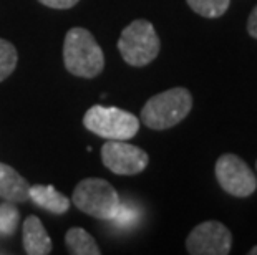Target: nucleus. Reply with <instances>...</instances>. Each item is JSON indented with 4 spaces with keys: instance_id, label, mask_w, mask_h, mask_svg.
<instances>
[{
    "instance_id": "nucleus-1",
    "label": "nucleus",
    "mask_w": 257,
    "mask_h": 255,
    "mask_svg": "<svg viewBox=\"0 0 257 255\" xmlns=\"http://www.w3.org/2000/svg\"><path fill=\"white\" fill-rule=\"evenodd\" d=\"M65 68L75 77L95 78L105 68V55L95 37L86 29H70L63 42Z\"/></svg>"
},
{
    "instance_id": "nucleus-2",
    "label": "nucleus",
    "mask_w": 257,
    "mask_h": 255,
    "mask_svg": "<svg viewBox=\"0 0 257 255\" xmlns=\"http://www.w3.org/2000/svg\"><path fill=\"white\" fill-rule=\"evenodd\" d=\"M193 108V96L186 88H171L150 98L141 110V121L150 129L163 131L181 123Z\"/></svg>"
},
{
    "instance_id": "nucleus-3",
    "label": "nucleus",
    "mask_w": 257,
    "mask_h": 255,
    "mask_svg": "<svg viewBox=\"0 0 257 255\" xmlns=\"http://www.w3.org/2000/svg\"><path fill=\"white\" fill-rule=\"evenodd\" d=\"M72 200L81 212L100 220H111L121 202L116 189L100 177L80 181L72 194Z\"/></svg>"
},
{
    "instance_id": "nucleus-4",
    "label": "nucleus",
    "mask_w": 257,
    "mask_h": 255,
    "mask_svg": "<svg viewBox=\"0 0 257 255\" xmlns=\"http://www.w3.org/2000/svg\"><path fill=\"white\" fill-rule=\"evenodd\" d=\"M161 48L160 37L148 20H135L124 27L118 40V50L131 67H146L158 57Z\"/></svg>"
},
{
    "instance_id": "nucleus-5",
    "label": "nucleus",
    "mask_w": 257,
    "mask_h": 255,
    "mask_svg": "<svg viewBox=\"0 0 257 255\" xmlns=\"http://www.w3.org/2000/svg\"><path fill=\"white\" fill-rule=\"evenodd\" d=\"M83 126L103 139L128 141L138 133L140 119L121 108L95 105L85 113Z\"/></svg>"
},
{
    "instance_id": "nucleus-6",
    "label": "nucleus",
    "mask_w": 257,
    "mask_h": 255,
    "mask_svg": "<svg viewBox=\"0 0 257 255\" xmlns=\"http://www.w3.org/2000/svg\"><path fill=\"white\" fill-rule=\"evenodd\" d=\"M214 171L219 186L234 197H249L257 189L252 169L236 154H222Z\"/></svg>"
},
{
    "instance_id": "nucleus-7",
    "label": "nucleus",
    "mask_w": 257,
    "mask_h": 255,
    "mask_svg": "<svg viewBox=\"0 0 257 255\" xmlns=\"http://www.w3.org/2000/svg\"><path fill=\"white\" fill-rule=\"evenodd\" d=\"M101 161L106 169L119 176H135L143 172L150 162L146 151L119 139H108L101 146Z\"/></svg>"
},
{
    "instance_id": "nucleus-8",
    "label": "nucleus",
    "mask_w": 257,
    "mask_h": 255,
    "mask_svg": "<svg viewBox=\"0 0 257 255\" xmlns=\"http://www.w3.org/2000/svg\"><path fill=\"white\" fill-rule=\"evenodd\" d=\"M231 245V232L217 220H206L196 225L186 238V250L191 255H227Z\"/></svg>"
},
{
    "instance_id": "nucleus-9",
    "label": "nucleus",
    "mask_w": 257,
    "mask_h": 255,
    "mask_svg": "<svg viewBox=\"0 0 257 255\" xmlns=\"http://www.w3.org/2000/svg\"><path fill=\"white\" fill-rule=\"evenodd\" d=\"M24 248L29 255H47L52 252V238L37 215H29L24 222Z\"/></svg>"
},
{
    "instance_id": "nucleus-10",
    "label": "nucleus",
    "mask_w": 257,
    "mask_h": 255,
    "mask_svg": "<svg viewBox=\"0 0 257 255\" xmlns=\"http://www.w3.org/2000/svg\"><path fill=\"white\" fill-rule=\"evenodd\" d=\"M30 184L14 167L0 162V197L9 202H25L29 199Z\"/></svg>"
},
{
    "instance_id": "nucleus-11",
    "label": "nucleus",
    "mask_w": 257,
    "mask_h": 255,
    "mask_svg": "<svg viewBox=\"0 0 257 255\" xmlns=\"http://www.w3.org/2000/svg\"><path fill=\"white\" fill-rule=\"evenodd\" d=\"M29 199H32L38 207L48 210L52 214H65L70 209V200L53 186H30Z\"/></svg>"
},
{
    "instance_id": "nucleus-12",
    "label": "nucleus",
    "mask_w": 257,
    "mask_h": 255,
    "mask_svg": "<svg viewBox=\"0 0 257 255\" xmlns=\"http://www.w3.org/2000/svg\"><path fill=\"white\" fill-rule=\"evenodd\" d=\"M65 242L70 248V252L75 255H100L101 250L98 247V243L95 242L88 232L81 227H72L68 229L67 235H65Z\"/></svg>"
},
{
    "instance_id": "nucleus-13",
    "label": "nucleus",
    "mask_w": 257,
    "mask_h": 255,
    "mask_svg": "<svg viewBox=\"0 0 257 255\" xmlns=\"http://www.w3.org/2000/svg\"><path fill=\"white\" fill-rule=\"evenodd\" d=\"M196 14L206 19H217L226 14L231 0H186Z\"/></svg>"
},
{
    "instance_id": "nucleus-14",
    "label": "nucleus",
    "mask_w": 257,
    "mask_h": 255,
    "mask_svg": "<svg viewBox=\"0 0 257 255\" xmlns=\"http://www.w3.org/2000/svg\"><path fill=\"white\" fill-rule=\"evenodd\" d=\"M17 50L10 42L0 39V81L7 80L17 67Z\"/></svg>"
},
{
    "instance_id": "nucleus-15",
    "label": "nucleus",
    "mask_w": 257,
    "mask_h": 255,
    "mask_svg": "<svg viewBox=\"0 0 257 255\" xmlns=\"http://www.w3.org/2000/svg\"><path fill=\"white\" fill-rule=\"evenodd\" d=\"M20 214L14 207V202H5L0 205V234L2 235H12L19 225Z\"/></svg>"
},
{
    "instance_id": "nucleus-16",
    "label": "nucleus",
    "mask_w": 257,
    "mask_h": 255,
    "mask_svg": "<svg viewBox=\"0 0 257 255\" xmlns=\"http://www.w3.org/2000/svg\"><path fill=\"white\" fill-rule=\"evenodd\" d=\"M136 219H138V210H136L133 205H130V202L121 204L119 202L116 214L113 215V222L114 225L118 227H130L131 224H135Z\"/></svg>"
},
{
    "instance_id": "nucleus-17",
    "label": "nucleus",
    "mask_w": 257,
    "mask_h": 255,
    "mask_svg": "<svg viewBox=\"0 0 257 255\" xmlns=\"http://www.w3.org/2000/svg\"><path fill=\"white\" fill-rule=\"evenodd\" d=\"M40 4L47 5L50 9H58V10H67V9H72L75 7L80 0H38Z\"/></svg>"
},
{
    "instance_id": "nucleus-18",
    "label": "nucleus",
    "mask_w": 257,
    "mask_h": 255,
    "mask_svg": "<svg viewBox=\"0 0 257 255\" xmlns=\"http://www.w3.org/2000/svg\"><path fill=\"white\" fill-rule=\"evenodd\" d=\"M247 32L250 37H254L257 40V5L254 7V10L250 12L249 19H247Z\"/></svg>"
},
{
    "instance_id": "nucleus-19",
    "label": "nucleus",
    "mask_w": 257,
    "mask_h": 255,
    "mask_svg": "<svg viewBox=\"0 0 257 255\" xmlns=\"http://www.w3.org/2000/svg\"><path fill=\"white\" fill-rule=\"evenodd\" d=\"M249 255H257V245L250 248V250H249Z\"/></svg>"
},
{
    "instance_id": "nucleus-20",
    "label": "nucleus",
    "mask_w": 257,
    "mask_h": 255,
    "mask_svg": "<svg viewBox=\"0 0 257 255\" xmlns=\"http://www.w3.org/2000/svg\"><path fill=\"white\" fill-rule=\"evenodd\" d=\"M255 167H257V162H255Z\"/></svg>"
}]
</instances>
